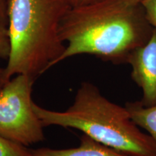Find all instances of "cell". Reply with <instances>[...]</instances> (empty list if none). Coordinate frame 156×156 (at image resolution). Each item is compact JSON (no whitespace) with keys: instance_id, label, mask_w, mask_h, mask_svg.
I'll return each mask as SVG.
<instances>
[{"instance_id":"obj_1","label":"cell","mask_w":156,"mask_h":156,"mask_svg":"<svg viewBox=\"0 0 156 156\" xmlns=\"http://www.w3.org/2000/svg\"><path fill=\"white\" fill-rule=\"evenodd\" d=\"M153 30L141 4L130 0H101L71 7L60 23V37L67 45L58 64L81 54L126 62Z\"/></svg>"},{"instance_id":"obj_2","label":"cell","mask_w":156,"mask_h":156,"mask_svg":"<svg viewBox=\"0 0 156 156\" xmlns=\"http://www.w3.org/2000/svg\"><path fill=\"white\" fill-rule=\"evenodd\" d=\"M70 8L67 0H7L10 52L5 83L17 75L36 80L58 64L66 47L60 23Z\"/></svg>"},{"instance_id":"obj_3","label":"cell","mask_w":156,"mask_h":156,"mask_svg":"<svg viewBox=\"0 0 156 156\" xmlns=\"http://www.w3.org/2000/svg\"><path fill=\"white\" fill-rule=\"evenodd\" d=\"M33 107L44 126L80 130L129 156H156L155 143L133 122L127 108L108 100L90 83L81 84L73 105L67 110H49L34 102Z\"/></svg>"},{"instance_id":"obj_4","label":"cell","mask_w":156,"mask_h":156,"mask_svg":"<svg viewBox=\"0 0 156 156\" xmlns=\"http://www.w3.org/2000/svg\"><path fill=\"white\" fill-rule=\"evenodd\" d=\"M34 81L28 75H15L0 91V135L25 147L45 139L44 126L33 107Z\"/></svg>"},{"instance_id":"obj_5","label":"cell","mask_w":156,"mask_h":156,"mask_svg":"<svg viewBox=\"0 0 156 156\" xmlns=\"http://www.w3.org/2000/svg\"><path fill=\"white\" fill-rule=\"evenodd\" d=\"M126 62L132 68V78L142 92L140 103L145 106L156 105V30L142 46L134 49Z\"/></svg>"},{"instance_id":"obj_6","label":"cell","mask_w":156,"mask_h":156,"mask_svg":"<svg viewBox=\"0 0 156 156\" xmlns=\"http://www.w3.org/2000/svg\"><path fill=\"white\" fill-rule=\"evenodd\" d=\"M32 156H129L83 134L80 144L77 147L69 149H51L43 147L31 151Z\"/></svg>"},{"instance_id":"obj_7","label":"cell","mask_w":156,"mask_h":156,"mask_svg":"<svg viewBox=\"0 0 156 156\" xmlns=\"http://www.w3.org/2000/svg\"><path fill=\"white\" fill-rule=\"evenodd\" d=\"M125 107L133 122L147 132L156 145V105L145 106L136 102L127 103Z\"/></svg>"},{"instance_id":"obj_8","label":"cell","mask_w":156,"mask_h":156,"mask_svg":"<svg viewBox=\"0 0 156 156\" xmlns=\"http://www.w3.org/2000/svg\"><path fill=\"white\" fill-rule=\"evenodd\" d=\"M0 156H32L31 151L0 135Z\"/></svg>"},{"instance_id":"obj_9","label":"cell","mask_w":156,"mask_h":156,"mask_svg":"<svg viewBox=\"0 0 156 156\" xmlns=\"http://www.w3.org/2000/svg\"><path fill=\"white\" fill-rule=\"evenodd\" d=\"M10 52L8 28L6 23L0 20V58L8 59Z\"/></svg>"},{"instance_id":"obj_10","label":"cell","mask_w":156,"mask_h":156,"mask_svg":"<svg viewBox=\"0 0 156 156\" xmlns=\"http://www.w3.org/2000/svg\"><path fill=\"white\" fill-rule=\"evenodd\" d=\"M141 5L148 23L156 30V0H144Z\"/></svg>"},{"instance_id":"obj_11","label":"cell","mask_w":156,"mask_h":156,"mask_svg":"<svg viewBox=\"0 0 156 156\" xmlns=\"http://www.w3.org/2000/svg\"><path fill=\"white\" fill-rule=\"evenodd\" d=\"M7 0H0V20L7 22Z\"/></svg>"},{"instance_id":"obj_12","label":"cell","mask_w":156,"mask_h":156,"mask_svg":"<svg viewBox=\"0 0 156 156\" xmlns=\"http://www.w3.org/2000/svg\"><path fill=\"white\" fill-rule=\"evenodd\" d=\"M67 1L69 2L71 7H79V6L88 5V4L101 1V0H67Z\"/></svg>"},{"instance_id":"obj_13","label":"cell","mask_w":156,"mask_h":156,"mask_svg":"<svg viewBox=\"0 0 156 156\" xmlns=\"http://www.w3.org/2000/svg\"><path fill=\"white\" fill-rule=\"evenodd\" d=\"M3 71L4 69H1V68H0V91L2 90V87L5 84L3 77Z\"/></svg>"},{"instance_id":"obj_14","label":"cell","mask_w":156,"mask_h":156,"mask_svg":"<svg viewBox=\"0 0 156 156\" xmlns=\"http://www.w3.org/2000/svg\"><path fill=\"white\" fill-rule=\"evenodd\" d=\"M130 1L132 2H134L135 3H138V4H141L142 2L144 1V0H130Z\"/></svg>"}]
</instances>
